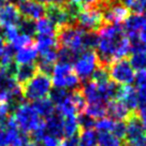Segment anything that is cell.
<instances>
[{
    "label": "cell",
    "mask_w": 146,
    "mask_h": 146,
    "mask_svg": "<svg viewBox=\"0 0 146 146\" xmlns=\"http://www.w3.org/2000/svg\"><path fill=\"white\" fill-rule=\"evenodd\" d=\"M96 53L99 62L108 67L112 61L126 58L131 53V43L121 25L105 24L98 31Z\"/></svg>",
    "instance_id": "1"
},
{
    "label": "cell",
    "mask_w": 146,
    "mask_h": 146,
    "mask_svg": "<svg viewBox=\"0 0 146 146\" xmlns=\"http://www.w3.org/2000/svg\"><path fill=\"white\" fill-rule=\"evenodd\" d=\"M56 38L59 47H64L76 54L87 50H95L98 42L97 32L86 31L76 24H69L57 29Z\"/></svg>",
    "instance_id": "2"
},
{
    "label": "cell",
    "mask_w": 146,
    "mask_h": 146,
    "mask_svg": "<svg viewBox=\"0 0 146 146\" xmlns=\"http://www.w3.org/2000/svg\"><path fill=\"white\" fill-rule=\"evenodd\" d=\"M52 87L53 84L50 75L38 71L27 83L22 85V95L24 100L36 102L50 96Z\"/></svg>",
    "instance_id": "3"
},
{
    "label": "cell",
    "mask_w": 146,
    "mask_h": 146,
    "mask_svg": "<svg viewBox=\"0 0 146 146\" xmlns=\"http://www.w3.org/2000/svg\"><path fill=\"white\" fill-rule=\"evenodd\" d=\"M11 115L17 129L25 134H30L42 121L40 115L36 113L33 105L29 102H22L21 104L15 106Z\"/></svg>",
    "instance_id": "4"
},
{
    "label": "cell",
    "mask_w": 146,
    "mask_h": 146,
    "mask_svg": "<svg viewBox=\"0 0 146 146\" xmlns=\"http://www.w3.org/2000/svg\"><path fill=\"white\" fill-rule=\"evenodd\" d=\"M50 80L55 88L74 90L81 87V80L74 72L72 64H69L57 62L54 66Z\"/></svg>",
    "instance_id": "5"
},
{
    "label": "cell",
    "mask_w": 146,
    "mask_h": 146,
    "mask_svg": "<svg viewBox=\"0 0 146 146\" xmlns=\"http://www.w3.org/2000/svg\"><path fill=\"white\" fill-rule=\"evenodd\" d=\"M108 72L110 80L119 86L131 85L134 82L135 73L127 58L112 61L108 66Z\"/></svg>",
    "instance_id": "6"
},
{
    "label": "cell",
    "mask_w": 146,
    "mask_h": 146,
    "mask_svg": "<svg viewBox=\"0 0 146 146\" xmlns=\"http://www.w3.org/2000/svg\"><path fill=\"white\" fill-rule=\"evenodd\" d=\"M101 64L95 50H87L82 52L72 64L75 74L83 82H86L88 78H91L92 73Z\"/></svg>",
    "instance_id": "7"
},
{
    "label": "cell",
    "mask_w": 146,
    "mask_h": 146,
    "mask_svg": "<svg viewBox=\"0 0 146 146\" xmlns=\"http://www.w3.org/2000/svg\"><path fill=\"white\" fill-rule=\"evenodd\" d=\"M74 24L90 32H98L105 25L102 12L97 5L84 8L76 16Z\"/></svg>",
    "instance_id": "8"
},
{
    "label": "cell",
    "mask_w": 146,
    "mask_h": 146,
    "mask_svg": "<svg viewBox=\"0 0 146 146\" xmlns=\"http://www.w3.org/2000/svg\"><path fill=\"white\" fill-rule=\"evenodd\" d=\"M45 15L47 16L52 23L55 25L56 27V31L57 29L64 27L66 25L69 24H74L73 21L71 19L69 13L67 12L66 8L60 7V5H46L45 7Z\"/></svg>",
    "instance_id": "9"
},
{
    "label": "cell",
    "mask_w": 146,
    "mask_h": 146,
    "mask_svg": "<svg viewBox=\"0 0 146 146\" xmlns=\"http://www.w3.org/2000/svg\"><path fill=\"white\" fill-rule=\"evenodd\" d=\"M18 11L24 18L38 21L45 15V7L35 0H25L17 5Z\"/></svg>",
    "instance_id": "10"
},
{
    "label": "cell",
    "mask_w": 146,
    "mask_h": 146,
    "mask_svg": "<svg viewBox=\"0 0 146 146\" xmlns=\"http://www.w3.org/2000/svg\"><path fill=\"white\" fill-rule=\"evenodd\" d=\"M22 18L17 5L14 3H5L0 7V28L17 26Z\"/></svg>",
    "instance_id": "11"
},
{
    "label": "cell",
    "mask_w": 146,
    "mask_h": 146,
    "mask_svg": "<svg viewBox=\"0 0 146 146\" xmlns=\"http://www.w3.org/2000/svg\"><path fill=\"white\" fill-rule=\"evenodd\" d=\"M115 99H117L121 103H123L131 113H137V90L135 87H133L132 85L119 86Z\"/></svg>",
    "instance_id": "12"
},
{
    "label": "cell",
    "mask_w": 146,
    "mask_h": 146,
    "mask_svg": "<svg viewBox=\"0 0 146 146\" xmlns=\"http://www.w3.org/2000/svg\"><path fill=\"white\" fill-rule=\"evenodd\" d=\"M144 24V14H132L123 23V31L130 41L137 39Z\"/></svg>",
    "instance_id": "13"
},
{
    "label": "cell",
    "mask_w": 146,
    "mask_h": 146,
    "mask_svg": "<svg viewBox=\"0 0 146 146\" xmlns=\"http://www.w3.org/2000/svg\"><path fill=\"white\" fill-rule=\"evenodd\" d=\"M132 114L134 113H131L126 108V105L117 99L111 100L106 105V115H109V117H111L114 120L126 121Z\"/></svg>",
    "instance_id": "14"
},
{
    "label": "cell",
    "mask_w": 146,
    "mask_h": 146,
    "mask_svg": "<svg viewBox=\"0 0 146 146\" xmlns=\"http://www.w3.org/2000/svg\"><path fill=\"white\" fill-rule=\"evenodd\" d=\"M44 125L47 135L57 137L60 140L64 137V118L56 112L53 115H50V117L45 118Z\"/></svg>",
    "instance_id": "15"
},
{
    "label": "cell",
    "mask_w": 146,
    "mask_h": 146,
    "mask_svg": "<svg viewBox=\"0 0 146 146\" xmlns=\"http://www.w3.org/2000/svg\"><path fill=\"white\" fill-rule=\"evenodd\" d=\"M38 55H39V53H38V50H36V46L33 43L31 45H28L26 47L15 50L14 61H15L16 64H35Z\"/></svg>",
    "instance_id": "16"
},
{
    "label": "cell",
    "mask_w": 146,
    "mask_h": 146,
    "mask_svg": "<svg viewBox=\"0 0 146 146\" xmlns=\"http://www.w3.org/2000/svg\"><path fill=\"white\" fill-rule=\"evenodd\" d=\"M36 72H38V68H36V64H16V69L14 72V78L22 86L25 83H27Z\"/></svg>",
    "instance_id": "17"
},
{
    "label": "cell",
    "mask_w": 146,
    "mask_h": 146,
    "mask_svg": "<svg viewBox=\"0 0 146 146\" xmlns=\"http://www.w3.org/2000/svg\"><path fill=\"white\" fill-rule=\"evenodd\" d=\"M35 44H36L39 54L45 53L50 50L59 48L56 36H36Z\"/></svg>",
    "instance_id": "18"
},
{
    "label": "cell",
    "mask_w": 146,
    "mask_h": 146,
    "mask_svg": "<svg viewBox=\"0 0 146 146\" xmlns=\"http://www.w3.org/2000/svg\"><path fill=\"white\" fill-rule=\"evenodd\" d=\"M32 105L36 109V113L40 115V117L43 118H47L55 113V104L50 101L48 97L33 102Z\"/></svg>",
    "instance_id": "19"
},
{
    "label": "cell",
    "mask_w": 146,
    "mask_h": 146,
    "mask_svg": "<svg viewBox=\"0 0 146 146\" xmlns=\"http://www.w3.org/2000/svg\"><path fill=\"white\" fill-rule=\"evenodd\" d=\"M81 128L78 121V115H70L64 117V137H71L78 135Z\"/></svg>",
    "instance_id": "20"
},
{
    "label": "cell",
    "mask_w": 146,
    "mask_h": 146,
    "mask_svg": "<svg viewBox=\"0 0 146 146\" xmlns=\"http://www.w3.org/2000/svg\"><path fill=\"white\" fill-rule=\"evenodd\" d=\"M36 33L38 36H56V27L48 18L42 17L36 23Z\"/></svg>",
    "instance_id": "21"
},
{
    "label": "cell",
    "mask_w": 146,
    "mask_h": 146,
    "mask_svg": "<svg viewBox=\"0 0 146 146\" xmlns=\"http://www.w3.org/2000/svg\"><path fill=\"white\" fill-rule=\"evenodd\" d=\"M78 146H98V133L95 131V129L80 131Z\"/></svg>",
    "instance_id": "22"
},
{
    "label": "cell",
    "mask_w": 146,
    "mask_h": 146,
    "mask_svg": "<svg viewBox=\"0 0 146 146\" xmlns=\"http://www.w3.org/2000/svg\"><path fill=\"white\" fill-rule=\"evenodd\" d=\"M129 62L133 70L142 71L146 70V52H133L131 53Z\"/></svg>",
    "instance_id": "23"
},
{
    "label": "cell",
    "mask_w": 146,
    "mask_h": 146,
    "mask_svg": "<svg viewBox=\"0 0 146 146\" xmlns=\"http://www.w3.org/2000/svg\"><path fill=\"white\" fill-rule=\"evenodd\" d=\"M98 146H121V140L111 132H98Z\"/></svg>",
    "instance_id": "24"
},
{
    "label": "cell",
    "mask_w": 146,
    "mask_h": 146,
    "mask_svg": "<svg viewBox=\"0 0 146 146\" xmlns=\"http://www.w3.org/2000/svg\"><path fill=\"white\" fill-rule=\"evenodd\" d=\"M129 11L134 14L146 13V0H119Z\"/></svg>",
    "instance_id": "25"
},
{
    "label": "cell",
    "mask_w": 146,
    "mask_h": 146,
    "mask_svg": "<svg viewBox=\"0 0 146 146\" xmlns=\"http://www.w3.org/2000/svg\"><path fill=\"white\" fill-rule=\"evenodd\" d=\"M137 115L140 119L146 118V88H137Z\"/></svg>",
    "instance_id": "26"
},
{
    "label": "cell",
    "mask_w": 146,
    "mask_h": 146,
    "mask_svg": "<svg viewBox=\"0 0 146 146\" xmlns=\"http://www.w3.org/2000/svg\"><path fill=\"white\" fill-rule=\"evenodd\" d=\"M17 28L21 33L26 36H32L36 33V24L35 21L28 19V18H21L19 23L17 24Z\"/></svg>",
    "instance_id": "27"
},
{
    "label": "cell",
    "mask_w": 146,
    "mask_h": 146,
    "mask_svg": "<svg viewBox=\"0 0 146 146\" xmlns=\"http://www.w3.org/2000/svg\"><path fill=\"white\" fill-rule=\"evenodd\" d=\"M114 119L111 117H103V118L97 119L96 123H95V128L98 132H111L113 131V128L115 125Z\"/></svg>",
    "instance_id": "28"
},
{
    "label": "cell",
    "mask_w": 146,
    "mask_h": 146,
    "mask_svg": "<svg viewBox=\"0 0 146 146\" xmlns=\"http://www.w3.org/2000/svg\"><path fill=\"white\" fill-rule=\"evenodd\" d=\"M69 96V91L67 89H62V88H53L50 92L48 98L50 99V101L54 103L55 105L59 104L60 102L62 101Z\"/></svg>",
    "instance_id": "29"
},
{
    "label": "cell",
    "mask_w": 146,
    "mask_h": 146,
    "mask_svg": "<svg viewBox=\"0 0 146 146\" xmlns=\"http://www.w3.org/2000/svg\"><path fill=\"white\" fill-rule=\"evenodd\" d=\"M33 43H35V41H33L32 36H26V35H23V33H19L17 38H16L10 45H12L14 50H19V48H23V47H26V46H28V45H31Z\"/></svg>",
    "instance_id": "30"
},
{
    "label": "cell",
    "mask_w": 146,
    "mask_h": 146,
    "mask_svg": "<svg viewBox=\"0 0 146 146\" xmlns=\"http://www.w3.org/2000/svg\"><path fill=\"white\" fill-rule=\"evenodd\" d=\"M11 110H12V106L9 103H5V102H1L0 101V127H2L5 125V120L11 115L10 114Z\"/></svg>",
    "instance_id": "31"
},
{
    "label": "cell",
    "mask_w": 146,
    "mask_h": 146,
    "mask_svg": "<svg viewBox=\"0 0 146 146\" xmlns=\"http://www.w3.org/2000/svg\"><path fill=\"white\" fill-rule=\"evenodd\" d=\"M112 133L120 140H125V137H126V121L116 120Z\"/></svg>",
    "instance_id": "32"
},
{
    "label": "cell",
    "mask_w": 146,
    "mask_h": 146,
    "mask_svg": "<svg viewBox=\"0 0 146 146\" xmlns=\"http://www.w3.org/2000/svg\"><path fill=\"white\" fill-rule=\"evenodd\" d=\"M36 146H62V140L46 134L44 139Z\"/></svg>",
    "instance_id": "33"
},
{
    "label": "cell",
    "mask_w": 146,
    "mask_h": 146,
    "mask_svg": "<svg viewBox=\"0 0 146 146\" xmlns=\"http://www.w3.org/2000/svg\"><path fill=\"white\" fill-rule=\"evenodd\" d=\"M134 82L137 88H146V70L137 71L134 76Z\"/></svg>",
    "instance_id": "34"
},
{
    "label": "cell",
    "mask_w": 146,
    "mask_h": 146,
    "mask_svg": "<svg viewBox=\"0 0 146 146\" xmlns=\"http://www.w3.org/2000/svg\"><path fill=\"white\" fill-rule=\"evenodd\" d=\"M126 145L127 146H146V133L143 134L141 137H137V139H133L131 141L126 142Z\"/></svg>",
    "instance_id": "35"
},
{
    "label": "cell",
    "mask_w": 146,
    "mask_h": 146,
    "mask_svg": "<svg viewBox=\"0 0 146 146\" xmlns=\"http://www.w3.org/2000/svg\"><path fill=\"white\" fill-rule=\"evenodd\" d=\"M36 2L41 3V5H60V7H64L67 5L69 0H35Z\"/></svg>",
    "instance_id": "36"
},
{
    "label": "cell",
    "mask_w": 146,
    "mask_h": 146,
    "mask_svg": "<svg viewBox=\"0 0 146 146\" xmlns=\"http://www.w3.org/2000/svg\"><path fill=\"white\" fill-rule=\"evenodd\" d=\"M74 3H76L78 7H81L82 9L87 8V7H92V5H97L99 0H72Z\"/></svg>",
    "instance_id": "37"
},
{
    "label": "cell",
    "mask_w": 146,
    "mask_h": 146,
    "mask_svg": "<svg viewBox=\"0 0 146 146\" xmlns=\"http://www.w3.org/2000/svg\"><path fill=\"white\" fill-rule=\"evenodd\" d=\"M62 146H78V134L71 137H64L62 140Z\"/></svg>",
    "instance_id": "38"
},
{
    "label": "cell",
    "mask_w": 146,
    "mask_h": 146,
    "mask_svg": "<svg viewBox=\"0 0 146 146\" xmlns=\"http://www.w3.org/2000/svg\"><path fill=\"white\" fill-rule=\"evenodd\" d=\"M137 39L146 45V14H144V24H143V27H142L141 31L139 33Z\"/></svg>",
    "instance_id": "39"
},
{
    "label": "cell",
    "mask_w": 146,
    "mask_h": 146,
    "mask_svg": "<svg viewBox=\"0 0 146 146\" xmlns=\"http://www.w3.org/2000/svg\"><path fill=\"white\" fill-rule=\"evenodd\" d=\"M5 45H7V42H5V38L2 36V35L0 33V56H1V55H2V53H3Z\"/></svg>",
    "instance_id": "40"
},
{
    "label": "cell",
    "mask_w": 146,
    "mask_h": 146,
    "mask_svg": "<svg viewBox=\"0 0 146 146\" xmlns=\"http://www.w3.org/2000/svg\"><path fill=\"white\" fill-rule=\"evenodd\" d=\"M141 120H142V123H143V127H144V129H145V131H146V118L141 119Z\"/></svg>",
    "instance_id": "41"
},
{
    "label": "cell",
    "mask_w": 146,
    "mask_h": 146,
    "mask_svg": "<svg viewBox=\"0 0 146 146\" xmlns=\"http://www.w3.org/2000/svg\"><path fill=\"white\" fill-rule=\"evenodd\" d=\"M12 1H16V2H23L25 0H12Z\"/></svg>",
    "instance_id": "42"
}]
</instances>
